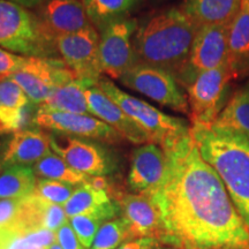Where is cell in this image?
<instances>
[{
  "instance_id": "cb8c5ba5",
  "label": "cell",
  "mask_w": 249,
  "mask_h": 249,
  "mask_svg": "<svg viewBox=\"0 0 249 249\" xmlns=\"http://www.w3.org/2000/svg\"><path fill=\"white\" fill-rule=\"evenodd\" d=\"M95 86H97V82L74 77L68 82L58 86L49 96V98L38 105V108L68 112V113L89 114L86 91Z\"/></svg>"
},
{
  "instance_id": "8fae6325",
  "label": "cell",
  "mask_w": 249,
  "mask_h": 249,
  "mask_svg": "<svg viewBox=\"0 0 249 249\" xmlns=\"http://www.w3.org/2000/svg\"><path fill=\"white\" fill-rule=\"evenodd\" d=\"M54 46L61 55V60L77 79L99 82L102 74L99 64V35L95 27L90 26L77 33L58 37Z\"/></svg>"
},
{
  "instance_id": "d6986e66",
  "label": "cell",
  "mask_w": 249,
  "mask_h": 249,
  "mask_svg": "<svg viewBox=\"0 0 249 249\" xmlns=\"http://www.w3.org/2000/svg\"><path fill=\"white\" fill-rule=\"evenodd\" d=\"M64 210L68 218L89 214L105 220L111 219L119 213L117 202L114 203L107 194V189H99L91 183L77 186L73 195L64 205Z\"/></svg>"
},
{
  "instance_id": "8992f818",
  "label": "cell",
  "mask_w": 249,
  "mask_h": 249,
  "mask_svg": "<svg viewBox=\"0 0 249 249\" xmlns=\"http://www.w3.org/2000/svg\"><path fill=\"white\" fill-rule=\"evenodd\" d=\"M234 80L229 65L205 71L187 83V101L192 126H211L220 113L226 87Z\"/></svg>"
},
{
  "instance_id": "603a6c76",
  "label": "cell",
  "mask_w": 249,
  "mask_h": 249,
  "mask_svg": "<svg viewBox=\"0 0 249 249\" xmlns=\"http://www.w3.org/2000/svg\"><path fill=\"white\" fill-rule=\"evenodd\" d=\"M242 0H185L181 8L197 28L231 24Z\"/></svg>"
},
{
  "instance_id": "5b68a950",
  "label": "cell",
  "mask_w": 249,
  "mask_h": 249,
  "mask_svg": "<svg viewBox=\"0 0 249 249\" xmlns=\"http://www.w3.org/2000/svg\"><path fill=\"white\" fill-rule=\"evenodd\" d=\"M52 40L39 18L22 6L0 0V46L24 57H46ZM54 44V43H53Z\"/></svg>"
},
{
  "instance_id": "7402d4cb",
  "label": "cell",
  "mask_w": 249,
  "mask_h": 249,
  "mask_svg": "<svg viewBox=\"0 0 249 249\" xmlns=\"http://www.w3.org/2000/svg\"><path fill=\"white\" fill-rule=\"evenodd\" d=\"M30 99L12 79L0 82V124L9 133L29 124Z\"/></svg>"
},
{
  "instance_id": "9c48e42d",
  "label": "cell",
  "mask_w": 249,
  "mask_h": 249,
  "mask_svg": "<svg viewBox=\"0 0 249 249\" xmlns=\"http://www.w3.org/2000/svg\"><path fill=\"white\" fill-rule=\"evenodd\" d=\"M75 74L64 61L48 57H28L20 71L11 77L34 104H42L58 86L74 79Z\"/></svg>"
},
{
  "instance_id": "277c9868",
  "label": "cell",
  "mask_w": 249,
  "mask_h": 249,
  "mask_svg": "<svg viewBox=\"0 0 249 249\" xmlns=\"http://www.w3.org/2000/svg\"><path fill=\"white\" fill-rule=\"evenodd\" d=\"M97 86L123 108L147 136L149 143L165 148L191 133V127L183 119L163 113L149 103L123 91L111 81L101 79Z\"/></svg>"
},
{
  "instance_id": "ab89813d",
  "label": "cell",
  "mask_w": 249,
  "mask_h": 249,
  "mask_svg": "<svg viewBox=\"0 0 249 249\" xmlns=\"http://www.w3.org/2000/svg\"><path fill=\"white\" fill-rule=\"evenodd\" d=\"M156 249H173V248H171V247H167V246H166V247H161V246H160V247H158V248H156Z\"/></svg>"
},
{
  "instance_id": "d590c367",
  "label": "cell",
  "mask_w": 249,
  "mask_h": 249,
  "mask_svg": "<svg viewBox=\"0 0 249 249\" xmlns=\"http://www.w3.org/2000/svg\"><path fill=\"white\" fill-rule=\"evenodd\" d=\"M160 246H161V244L155 238H140L124 242L117 249H156Z\"/></svg>"
},
{
  "instance_id": "44dd1931",
  "label": "cell",
  "mask_w": 249,
  "mask_h": 249,
  "mask_svg": "<svg viewBox=\"0 0 249 249\" xmlns=\"http://www.w3.org/2000/svg\"><path fill=\"white\" fill-rule=\"evenodd\" d=\"M67 218L64 207L31 194L22 198L18 223L27 231L46 229L55 232L67 223Z\"/></svg>"
},
{
  "instance_id": "83f0119b",
  "label": "cell",
  "mask_w": 249,
  "mask_h": 249,
  "mask_svg": "<svg viewBox=\"0 0 249 249\" xmlns=\"http://www.w3.org/2000/svg\"><path fill=\"white\" fill-rule=\"evenodd\" d=\"M33 170L36 176L43 179L55 180V181L66 182L73 186L90 183L92 179V177L77 172L54 152H50L49 155L37 161L34 165Z\"/></svg>"
},
{
  "instance_id": "836d02e7",
  "label": "cell",
  "mask_w": 249,
  "mask_h": 249,
  "mask_svg": "<svg viewBox=\"0 0 249 249\" xmlns=\"http://www.w3.org/2000/svg\"><path fill=\"white\" fill-rule=\"evenodd\" d=\"M22 198H6L0 200V229L17 222L21 210Z\"/></svg>"
},
{
  "instance_id": "d6a6232c",
  "label": "cell",
  "mask_w": 249,
  "mask_h": 249,
  "mask_svg": "<svg viewBox=\"0 0 249 249\" xmlns=\"http://www.w3.org/2000/svg\"><path fill=\"white\" fill-rule=\"evenodd\" d=\"M28 57H22L0 49V82L11 79L17 71L22 68Z\"/></svg>"
},
{
  "instance_id": "5bb4252c",
  "label": "cell",
  "mask_w": 249,
  "mask_h": 249,
  "mask_svg": "<svg viewBox=\"0 0 249 249\" xmlns=\"http://www.w3.org/2000/svg\"><path fill=\"white\" fill-rule=\"evenodd\" d=\"M167 158L158 144L147 143L135 149L128 174V186L135 194L151 195L157 191L165 178Z\"/></svg>"
},
{
  "instance_id": "1f68e13d",
  "label": "cell",
  "mask_w": 249,
  "mask_h": 249,
  "mask_svg": "<svg viewBox=\"0 0 249 249\" xmlns=\"http://www.w3.org/2000/svg\"><path fill=\"white\" fill-rule=\"evenodd\" d=\"M28 232L18 222L0 229V249H36L28 238ZM39 248V247H38Z\"/></svg>"
},
{
  "instance_id": "ffe728a7",
  "label": "cell",
  "mask_w": 249,
  "mask_h": 249,
  "mask_svg": "<svg viewBox=\"0 0 249 249\" xmlns=\"http://www.w3.org/2000/svg\"><path fill=\"white\" fill-rule=\"evenodd\" d=\"M227 65L234 80L249 76V0H242L230 24Z\"/></svg>"
},
{
  "instance_id": "60d3db41",
  "label": "cell",
  "mask_w": 249,
  "mask_h": 249,
  "mask_svg": "<svg viewBox=\"0 0 249 249\" xmlns=\"http://www.w3.org/2000/svg\"><path fill=\"white\" fill-rule=\"evenodd\" d=\"M36 249H49V248H45V247H39V248H36Z\"/></svg>"
},
{
  "instance_id": "6da1fadb",
  "label": "cell",
  "mask_w": 249,
  "mask_h": 249,
  "mask_svg": "<svg viewBox=\"0 0 249 249\" xmlns=\"http://www.w3.org/2000/svg\"><path fill=\"white\" fill-rule=\"evenodd\" d=\"M165 178L149 195L160 214V244L173 249H249V230L191 133L163 148Z\"/></svg>"
},
{
  "instance_id": "2e32d148",
  "label": "cell",
  "mask_w": 249,
  "mask_h": 249,
  "mask_svg": "<svg viewBox=\"0 0 249 249\" xmlns=\"http://www.w3.org/2000/svg\"><path fill=\"white\" fill-rule=\"evenodd\" d=\"M121 219L128 232V239L155 238L160 242V214L154 201L143 194H124L118 200Z\"/></svg>"
},
{
  "instance_id": "d4e9b609",
  "label": "cell",
  "mask_w": 249,
  "mask_h": 249,
  "mask_svg": "<svg viewBox=\"0 0 249 249\" xmlns=\"http://www.w3.org/2000/svg\"><path fill=\"white\" fill-rule=\"evenodd\" d=\"M213 124L249 136V85L232 96Z\"/></svg>"
},
{
  "instance_id": "7a4b0ae2",
  "label": "cell",
  "mask_w": 249,
  "mask_h": 249,
  "mask_svg": "<svg viewBox=\"0 0 249 249\" xmlns=\"http://www.w3.org/2000/svg\"><path fill=\"white\" fill-rule=\"evenodd\" d=\"M198 28L180 7L165 9L136 31L134 51L138 64L161 68L177 80L185 73Z\"/></svg>"
},
{
  "instance_id": "ba28073f",
  "label": "cell",
  "mask_w": 249,
  "mask_h": 249,
  "mask_svg": "<svg viewBox=\"0 0 249 249\" xmlns=\"http://www.w3.org/2000/svg\"><path fill=\"white\" fill-rule=\"evenodd\" d=\"M136 30V20L119 18L102 29L99 36V64L102 74L120 80L138 64L132 35Z\"/></svg>"
},
{
  "instance_id": "484cf974",
  "label": "cell",
  "mask_w": 249,
  "mask_h": 249,
  "mask_svg": "<svg viewBox=\"0 0 249 249\" xmlns=\"http://www.w3.org/2000/svg\"><path fill=\"white\" fill-rule=\"evenodd\" d=\"M90 22L101 30L119 18H126L140 0H82Z\"/></svg>"
},
{
  "instance_id": "74e56055",
  "label": "cell",
  "mask_w": 249,
  "mask_h": 249,
  "mask_svg": "<svg viewBox=\"0 0 249 249\" xmlns=\"http://www.w3.org/2000/svg\"><path fill=\"white\" fill-rule=\"evenodd\" d=\"M49 249H62V248H61V246H60V245H59L57 241H55V242H54V244H53V245H52V246H51V247H50Z\"/></svg>"
},
{
  "instance_id": "e575fe53",
  "label": "cell",
  "mask_w": 249,
  "mask_h": 249,
  "mask_svg": "<svg viewBox=\"0 0 249 249\" xmlns=\"http://www.w3.org/2000/svg\"><path fill=\"white\" fill-rule=\"evenodd\" d=\"M57 242L62 249H86L68 222L57 231Z\"/></svg>"
},
{
  "instance_id": "f35d334b",
  "label": "cell",
  "mask_w": 249,
  "mask_h": 249,
  "mask_svg": "<svg viewBox=\"0 0 249 249\" xmlns=\"http://www.w3.org/2000/svg\"><path fill=\"white\" fill-rule=\"evenodd\" d=\"M9 132L6 128H4V127L1 126V124H0V135H4V134H8Z\"/></svg>"
},
{
  "instance_id": "3957f363",
  "label": "cell",
  "mask_w": 249,
  "mask_h": 249,
  "mask_svg": "<svg viewBox=\"0 0 249 249\" xmlns=\"http://www.w3.org/2000/svg\"><path fill=\"white\" fill-rule=\"evenodd\" d=\"M191 135L249 230V136L214 124L191 126Z\"/></svg>"
},
{
  "instance_id": "7c38bea8",
  "label": "cell",
  "mask_w": 249,
  "mask_h": 249,
  "mask_svg": "<svg viewBox=\"0 0 249 249\" xmlns=\"http://www.w3.org/2000/svg\"><path fill=\"white\" fill-rule=\"evenodd\" d=\"M229 34L230 24L198 28L187 68L179 80L180 85L186 86L201 71L214 70L227 64Z\"/></svg>"
},
{
  "instance_id": "4dcf8cb0",
  "label": "cell",
  "mask_w": 249,
  "mask_h": 249,
  "mask_svg": "<svg viewBox=\"0 0 249 249\" xmlns=\"http://www.w3.org/2000/svg\"><path fill=\"white\" fill-rule=\"evenodd\" d=\"M70 224L83 247L89 249L91 248L96 234L104 224V220L101 218L89 216V214H80V216L70 218Z\"/></svg>"
},
{
  "instance_id": "f1b7e54d",
  "label": "cell",
  "mask_w": 249,
  "mask_h": 249,
  "mask_svg": "<svg viewBox=\"0 0 249 249\" xmlns=\"http://www.w3.org/2000/svg\"><path fill=\"white\" fill-rule=\"evenodd\" d=\"M126 240H129L127 227L119 218L103 224L90 249H117Z\"/></svg>"
},
{
  "instance_id": "f546056e",
  "label": "cell",
  "mask_w": 249,
  "mask_h": 249,
  "mask_svg": "<svg viewBox=\"0 0 249 249\" xmlns=\"http://www.w3.org/2000/svg\"><path fill=\"white\" fill-rule=\"evenodd\" d=\"M76 187L66 182L55 181L50 179H38L33 194L51 203L64 205L73 195Z\"/></svg>"
},
{
  "instance_id": "30bf717a",
  "label": "cell",
  "mask_w": 249,
  "mask_h": 249,
  "mask_svg": "<svg viewBox=\"0 0 249 249\" xmlns=\"http://www.w3.org/2000/svg\"><path fill=\"white\" fill-rule=\"evenodd\" d=\"M50 147L77 172L90 177H103L111 173L114 165L102 145L87 139L60 133H49Z\"/></svg>"
},
{
  "instance_id": "9a60e30c",
  "label": "cell",
  "mask_w": 249,
  "mask_h": 249,
  "mask_svg": "<svg viewBox=\"0 0 249 249\" xmlns=\"http://www.w3.org/2000/svg\"><path fill=\"white\" fill-rule=\"evenodd\" d=\"M50 152L49 134L33 128L18 130L0 143V170L35 165Z\"/></svg>"
},
{
  "instance_id": "8d00e7d4",
  "label": "cell",
  "mask_w": 249,
  "mask_h": 249,
  "mask_svg": "<svg viewBox=\"0 0 249 249\" xmlns=\"http://www.w3.org/2000/svg\"><path fill=\"white\" fill-rule=\"evenodd\" d=\"M8 1L14 2V4L22 6L24 8H31L34 6L39 5L43 0H8Z\"/></svg>"
},
{
  "instance_id": "ac0fdd59",
  "label": "cell",
  "mask_w": 249,
  "mask_h": 249,
  "mask_svg": "<svg viewBox=\"0 0 249 249\" xmlns=\"http://www.w3.org/2000/svg\"><path fill=\"white\" fill-rule=\"evenodd\" d=\"M88 110L91 116L97 117L123 136L135 144H147L148 139L141 129L134 124L116 102H113L98 86L91 87L86 91Z\"/></svg>"
},
{
  "instance_id": "4fadbf2b",
  "label": "cell",
  "mask_w": 249,
  "mask_h": 249,
  "mask_svg": "<svg viewBox=\"0 0 249 249\" xmlns=\"http://www.w3.org/2000/svg\"><path fill=\"white\" fill-rule=\"evenodd\" d=\"M35 124L53 133L87 140L116 143L124 139L108 124L90 114L68 113V112L37 108Z\"/></svg>"
},
{
  "instance_id": "4316f807",
  "label": "cell",
  "mask_w": 249,
  "mask_h": 249,
  "mask_svg": "<svg viewBox=\"0 0 249 249\" xmlns=\"http://www.w3.org/2000/svg\"><path fill=\"white\" fill-rule=\"evenodd\" d=\"M37 179L31 166H13L0 174V200L23 198L33 194Z\"/></svg>"
},
{
  "instance_id": "52a82bcc",
  "label": "cell",
  "mask_w": 249,
  "mask_h": 249,
  "mask_svg": "<svg viewBox=\"0 0 249 249\" xmlns=\"http://www.w3.org/2000/svg\"><path fill=\"white\" fill-rule=\"evenodd\" d=\"M119 81L158 104L189 116L187 95L179 87L178 80L169 71L149 65L136 64Z\"/></svg>"
},
{
  "instance_id": "e0dca14e",
  "label": "cell",
  "mask_w": 249,
  "mask_h": 249,
  "mask_svg": "<svg viewBox=\"0 0 249 249\" xmlns=\"http://www.w3.org/2000/svg\"><path fill=\"white\" fill-rule=\"evenodd\" d=\"M40 23L53 43L58 37L92 26L82 0H49L42 11Z\"/></svg>"
}]
</instances>
